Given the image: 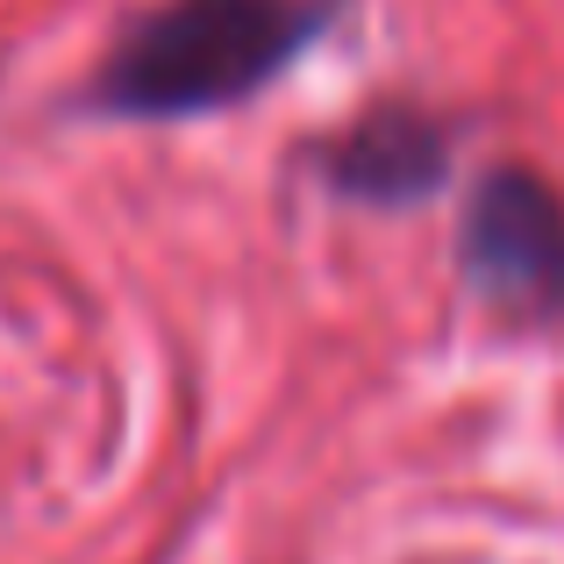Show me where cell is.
<instances>
[{
    "label": "cell",
    "mask_w": 564,
    "mask_h": 564,
    "mask_svg": "<svg viewBox=\"0 0 564 564\" xmlns=\"http://www.w3.org/2000/svg\"><path fill=\"white\" fill-rule=\"evenodd\" d=\"M451 129L422 108H372L365 122H350L344 137L322 151V180L344 200L365 207H408L429 200L451 180Z\"/></svg>",
    "instance_id": "obj_3"
},
{
    "label": "cell",
    "mask_w": 564,
    "mask_h": 564,
    "mask_svg": "<svg viewBox=\"0 0 564 564\" xmlns=\"http://www.w3.org/2000/svg\"><path fill=\"white\" fill-rule=\"evenodd\" d=\"M457 272L494 315L564 329V193L529 165H486L465 200Z\"/></svg>",
    "instance_id": "obj_2"
},
{
    "label": "cell",
    "mask_w": 564,
    "mask_h": 564,
    "mask_svg": "<svg viewBox=\"0 0 564 564\" xmlns=\"http://www.w3.org/2000/svg\"><path fill=\"white\" fill-rule=\"evenodd\" d=\"M329 14V0H158L115 29L86 100L122 122H193L243 108L301 65Z\"/></svg>",
    "instance_id": "obj_1"
}]
</instances>
